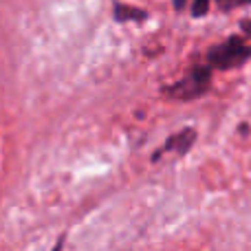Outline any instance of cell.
I'll list each match as a JSON object with an SVG mask.
<instances>
[{
  "mask_svg": "<svg viewBox=\"0 0 251 251\" xmlns=\"http://www.w3.org/2000/svg\"><path fill=\"white\" fill-rule=\"evenodd\" d=\"M251 57V47L240 35H231L225 42L216 44L207 51V64L216 71H231L243 66Z\"/></svg>",
  "mask_w": 251,
  "mask_h": 251,
  "instance_id": "2",
  "label": "cell"
},
{
  "mask_svg": "<svg viewBox=\"0 0 251 251\" xmlns=\"http://www.w3.org/2000/svg\"><path fill=\"white\" fill-rule=\"evenodd\" d=\"M174 7H176V9H183V7H185V0H174Z\"/></svg>",
  "mask_w": 251,
  "mask_h": 251,
  "instance_id": "7",
  "label": "cell"
},
{
  "mask_svg": "<svg viewBox=\"0 0 251 251\" xmlns=\"http://www.w3.org/2000/svg\"><path fill=\"white\" fill-rule=\"evenodd\" d=\"M218 7L223 9V11H229V9L238 7V4H243V0H216Z\"/></svg>",
  "mask_w": 251,
  "mask_h": 251,
  "instance_id": "6",
  "label": "cell"
},
{
  "mask_svg": "<svg viewBox=\"0 0 251 251\" xmlns=\"http://www.w3.org/2000/svg\"><path fill=\"white\" fill-rule=\"evenodd\" d=\"M148 13L143 9L130 7L126 2H115V20L117 22H128V20H146Z\"/></svg>",
  "mask_w": 251,
  "mask_h": 251,
  "instance_id": "4",
  "label": "cell"
},
{
  "mask_svg": "<svg viewBox=\"0 0 251 251\" xmlns=\"http://www.w3.org/2000/svg\"><path fill=\"white\" fill-rule=\"evenodd\" d=\"M212 71L214 69L207 64V62H205V64L192 66L183 79L174 82L172 86L163 88L165 97L176 100V101H192V100L203 97L205 93L209 91V86H212Z\"/></svg>",
  "mask_w": 251,
  "mask_h": 251,
  "instance_id": "1",
  "label": "cell"
},
{
  "mask_svg": "<svg viewBox=\"0 0 251 251\" xmlns=\"http://www.w3.org/2000/svg\"><path fill=\"white\" fill-rule=\"evenodd\" d=\"M190 9H192V16H194V18L205 16V13L209 11V0H194Z\"/></svg>",
  "mask_w": 251,
  "mask_h": 251,
  "instance_id": "5",
  "label": "cell"
},
{
  "mask_svg": "<svg viewBox=\"0 0 251 251\" xmlns=\"http://www.w3.org/2000/svg\"><path fill=\"white\" fill-rule=\"evenodd\" d=\"M194 141H196V130H194V128H183V130H178V132H174L172 137L165 139L163 146H161L159 150L152 154V161H159L161 154H165V152L187 154V152L192 150V146H194Z\"/></svg>",
  "mask_w": 251,
  "mask_h": 251,
  "instance_id": "3",
  "label": "cell"
}]
</instances>
